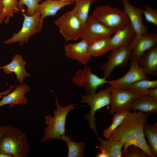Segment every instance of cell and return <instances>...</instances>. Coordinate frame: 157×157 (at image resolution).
Masks as SVG:
<instances>
[{
  "instance_id": "1",
  "label": "cell",
  "mask_w": 157,
  "mask_h": 157,
  "mask_svg": "<svg viewBox=\"0 0 157 157\" xmlns=\"http://www.w3.org/2000/svg\"><path fill=\"white\" fill-rule=\"evenodd\" d=\"M149 116V114L139 111H130L108 139L122 142L124 144L122 151L126 150L133 142L144 135L143 128Z\"/></svg>"
},
{
  "instance_id": "2",
  "label": "cell",
  "mask_w": 157,
  "mask_h": 157,
  "mask_svg": "<svg viewBox=\"0 0 157 157\" xmlns=\"http://www.w3.org/2000/svg\"><path fill=\"white\" fill-rule=\"evenodd\" d=\"M55 97L56 109L53 112V116L48 114L44 117L45 123L47 126L44 129L41 142L49 140L58 139L60 136L65 134L67 115L70 111L78 108L75 107L77 104L73 103L63 107L59 104L56 97Z\"/></svg>"
},
{
  "instance_id": "3",
  "label": "cell",
  "mask_w": 157,
  "mask_h": 157,
  "mask_svg": "<svg viewBox=\"0 0 157 157\" xmlns=\"http://www.w3.org/2000/svg\"><path fill=\"white\" fill-rule=\"evenodd\" d=\"M29 149L26 133L13 126H7L5 135L0 143V151L11 157H27Z\"/></svg>"
},
{
  "instance_id": "4",
  "label": "cell",
  "mask_w": 157,
  "mask_h": 157,
  "mask_svg": "<svg viewBox=\"0 0 157 157\" xmlns=\"http://www.w3.org/2000/svg\"><path fill=\"white\" fill-rule=\"evenodd\" d=\"M111 88L110 86L104 90H101L97 92L81 96L82 99L80 102L87 104L90 108V111L85 115V118L90 129L94 131L97 136H98L95 122V115L98 110L105 107L108 109L111 106Z\"/></svg>"
},
{
  "instance_id": "5",
  "label": "cell",
  "mask_w": 157,
  "mask_h": 157,
  "mask_svg": "<svg viewBox=\"0 0 157 157\" xmlns=\"http://www.w3.org/2000/svg\"><path fill=\"white\" fill-rule=\"evenodd\" d=\"M92 14L104 24L115 31L123 28L129 22L123 10L109 6H98Z\"/></svg>"
},
{
  "instance_id": "6",
  "label": "cell",
  "mask_w": 157,
  "mask_h": 157,
  "mask_svg": "<svg viewBox=\"0 0 157 157\" xmlns=\"http://www.w3.org/2000/svg\"><path fill=\"white\" fill-rule=\"evenodd\" d=\"M24 19L22 27L17 33H14L10 38L1 42L5 44L19 43L20 46L27 43L30 38L41 31L43 21L39 13L36 10L32 16L22 13Z\"/></svg>"
},
{
  "instance_id": "7",
  "label": "cell",
  "mask_w": 157,
  "mask_h": 157,
  "mask_svg": "<svg viewBox=\"0 0 157 157\" xmlns=\"http://www.w3.org/2000/svg\"><path fill=\"white\" fill-rule=\"evenodd\" d=\"M54 22L66 41H76L81 38L83 26L72 10L64 13Z\"/></svg>"
},
{
  "instance_id": "8",
  "label": "cell",
  "mask_w": 157,
  "mask_h": 157,
  "mask_svg": "<svg viewBox=\"0 0 157 157\" xmlns=\"http://www.w3.org/2000/svg\"><path fill=\"white\" fill-rule=\"evenodd\" d=\"M72 81L76 85L83 88L87 94L96 92L99 87L108 82L107 79L93 73L91 67L87 65L76 72Z\"/></svg>"
},
{
  "instance_id": "9",
  "label": "cell",
  "mask_w": 157,
  "mask_h": 157,
  "mask_svg": "<svg viewBox=\"0 0 157 157\" xmlns=\"http://www.w3.org/2000/svg\"><path fill=\"white\" fill-rule=\"evenodd\" d=\"M115 32L98 20L92 14L89 16L83 27L80 38L90 44L96 40L111 37Z\"/></svg>"
},
{
  "instance_id": "10",
  "label": "cell",
  "mask_w": 157,
  "mask_h": 157,
  "mask_svg": "<svg viewBox=\"0 0 157 157\" xmlns=\"http://www.w3.org/2000/svg\"><path fill=\"white\" fill-rule=\"evenodd\" d=\"M131 52L129 47H121L112 50L108 55L107 61L100 67L103 71V77L107 79L109 78L117 67H126Z\"/></svg>"
},
{
  "instance_id": "11",
  "label": "cell",
  "mask_w": 157,
  "mask_h": 157,
  "mask_svg": "<svg viewBox=\"0 0 157 157\" xmlns=\"http://www.w3.org/2000/svg\"><path fill=\"white\" fill-rule=\"evenodd\" d=\"M111 87V103L109 111L110 114H114L119 111L130 110L135 99L140 95L127 90Z\"/></svg>"
},
{
  "instance_id": "12",
  "label": "cell",
  "mask_w": 157,
  "mask_h": 157,
  "mask_svg": "<svg viewBox=\"0 0 157 157\" xmlns=\"http://www.w3.org/2000/svg\"><path fill=\"white\" fill-rule=\"evenodd\" d=\"M156 45V33L147 32L143 35H136L129 46L132 50L130 61H135L138 63L146 51Z\"/></svg>"
},
{
  "instance_id": "13",
  "label": "cell",
  "mask_w": 157,
  "mask_h": 157,
  "mask_svg": "<svg viewBox=\"0 0 157 157\" xmlns=\"http://www.w3.org/2000/svg\"><path fill=\"white\" fill-rule=\"evenodd\" d=\"M89 44L83 39L77 42L68 43L64 47L65 56L84 65H87L92 57L89 52Z\"/></svg>"
},
{
  "instance_id": "14",
  "label": "cell",
  "mask_w": 157,
  "mask_h": 157,
  "mask_svg": "<svg viewBox=\"0 0 157 157\" xmlns=\"http://www.w3.org/2000/svg\"><path fill=\"white\" fill-rule=\"evenodd\" d=\"M123 11L129 18L136 35H142L147 32L148 26L144 24L142 12L143 9L133 6L129 0H121Z\"/></svg>"
},
{
  "instance_id": "15",
  "label": "cell",
  "mask_w": 157,
  "mask_h": 157,
  "mask_svg": "<svg viewBox=\"0 0 157 157\" xmlns=\"http://www.w3.org/2000/svg\"><path fill=\"white\" fill-rule=\"evenodd\" d=\"M130 67L125 75L116 80L108 81V84L113 87L121 88L139 80L149 79L139 67L138 62L130 61Z\"/></svg>"
},
{
  "instance_id": "16",
  "label": "cell",
  "mask_w": 157,
  "mask_h": 157,
  "mask_svg": "<svg viewBox=\"0 0 157 157\" xmlns=\"http://www.w3.org/2000/svg\"><path fill=\"white\" fill-rule=\"evenodd\" d=\"M30 86L25 83H22L15 87L14 90L8 94L2 97L0 100V107L6 105L13 108L16 105H26L28 102L25 97L26 94L30 91Z\"/></svg>"
},
{
  "instance_id": "17",
  "label": "cell",
  "mask_w": 157,
  "mask_h": 157,
  "mask_svg": "<svg viewBox=\"0 0 157 157\" xmlns=\"http://www.w3.org/2000/svg\"><path fill=\"white\" fill-rule=\"evenodd\" d=\"M110 37L109 44L111 50L121 47H129L136 34L129 22L123 28L117 30Z\"/></svg>"
},
{
  "instance_id": "18",
  "label": "cell",
  "mask_w": 157,
  "mask_h": 157,
  "mask_svg": "<svg viewBox=\"0 0 157 157\" xmlns=\"http://www.w3.org/2000/svg\"><path fill=\"white\" fill-rule=\"evenodd\" d=\"M26 61L23 59L22 55L19 54L15 55L12 58V61L9 64L0 67L4 72L7 74L14 73L21 83H23L24 79L29 77L30 74L27 72L25 68Z\"/></svg>"
},
{
  "instance_id": "19",
  "label": "cell",
  "mask_w": 157,
  "mask_h": 157,
  "mask_svg": "<svg viewBox=\"0 0 157 157\" xmlns=\"http://www.w3.org/2000/svg\"><path fill=\"white\" fill-rule=\"evenodd\" d=\"M138 64L146 76H157V45L144 53L138 62Z\"/></svg>"
},
{
  "instance_id": "20",
  "label": "cell",
  "mask_w": 157,
  "mask_h": 157,
  "mask_svg": "<svg viewBox=\"0 0 157 157\" xmlns=\"http://www.w3.org/2000/svg\"><path fill=\"white\" fill-rule=\"evenodd\" d=\"M100 142V146H96L101 152L97 157H122V149L124 144L122 142L112 140H104L98 136Z\"/></svg>"
},
{
  "instance_id": "21",
  "label": "cell",
  "mask_w": 157,
  "mask_h": 157,
  "mask_svg": "<svg viewBox=\"0 0 157 157\" xmlns=\"http://www.w3.org/2000/svg\"><path fill=\"white\" fill-rule=\"evenodd\" d=\"M133 111L150 114L157 113V99L146 94L139 95L130 109Z\"/></svg>"
},
{
  "instance_id": "22",
  "label": "cell",
  "mask_w": 157,
  "mask_h": 157,
  "mask_svg": "<svg viewBox=\"0 0 157 157\" xmlns=\"http://www.w3.org/2000/svg\"><path fill=\"white\" fill-rule=\"evenodd\" d=\"M74 3L58 0H46L39 4L36 10L40 13L43 21L46 17L55 16L61 9Z\"/></svg>"
},
{
  "instance_id": "23",
  "label": "cell",
  "mask_w": 157,
  "mask_h": 157,
  "mask_svg": "<svg viewBox=\"0 0 157 157\" xmlns=\"http://www.w3.org/2000/svg\"><path fill=\"white\" fill-rule=\"evenodd\" d=\"M94 0H78L75 3L72 9L74 13L78 19L83 27L89 16L90 9Z\"/></svg>"
},
{
  "instance_id": "24",
  "label": "cell",
  "mask_w": 157,
  "mask_h": 157,
  "mask_svg": "<svg viewBox=\"0 0 157 157\" xmlns=\"http://www.w3.org/2000/svg\"><path fill=\"white\" fill-rule=\"evenodd\" d=\"M110 37L100 39L89 44L88 51L92 57H100L111 50L109 44Z\"/></svg>"
},
{
  "instance_id": "25",
  "label": "cell",
  "mask_w": 157,
  "mask_h": 157,
  "mask_svg": "<svg viewBox=\"0 0 157 157\" xmlns=\"http://www.w3.org/2000/svg\"><path fill=\"white\" fill-rule=\"evenodd\" d=\"M72 137L64 134L60 136L58 139L62 140L66 143L68 149V157L83 156L85 148L83 142H75L71 140Z\"/></svg>"
},
{
  "instance_id": "26",
  "label": "cell",
  "mask_w": 157,
  "mask_h": 157,
  "mask_svg": "<svg viewBox=\"0 0 157 157\" xmlns=\"http://www.w3.org/2000/svg\"><path fill=\"white\" fill-rule=\"evenodd\" d=\"M157 88V80L143 79L138 80L121 88L127 90L139 95L145 94L148 89Z\"/></svg>"
},
{
  "instance_id": "27",
  "label": "cell",
  "mask_w": 157,
  "mask_h": 157,
  "mask_svg": "<svg viewBox=\"0 0 157 157\" xmlns=\"http://www.w3.org/2000/svg\"><path fill=\"white\" fill-rule=\"evenodd\" d=\"M143 132L151 151L157 156V123L154 125L146 124L143 128Z\"/></svg>"
},
{
  "instance_id": "28",
  "label": "cell",
  "mask_w": 157,
  "mask_h": 157,
  "mask_svg": "<svg viewBox=\"0 0 157 157\" xmlns=\"http://www.w3.org/2000/svg\"><path fill=\"white\" fill-rule=\"evenodd\" d=\"M17 0H2L3 15L1 21L5 24L8 23L14 13L20 12L18 7Z\"/></svg>"
},
{
  "instance_id": "29",
  "label": "cell",
  "mask_w": 157,
  "mask_h": 157,
  "mask_svg": "<svg viewBox=\"0 0 157 157\" xmlns=\"http://www.w3.org/2000/svg\"><path fill=\"white\" fill-rule=\"evenodd\" d=\"M130 111L129 110H121L116 112L114 114L111 124L103 132V136L106 139H108L111 134L119 126Z\"/></svg>"
},
{
  "instance_id": "30",
  "label": "cell",
  "mask_w": 157,
  "mask_h": 157,
  "mask_svg": "<svg viewBox=\"0 0 157 157\" xmlns=\"http://www.w3.org/2000/svg\"><path fill=\"white\" fill-rule=\"evenodd\" d=\"M41 0H19L18 1V7L20 12L23 13L25 10L23 6L27 8L25 14L27 15L32 16L35 12Z\"/></svg>"
},
{
  "instance_id": "31",
  "label": "cell",
  "mask_w": 157,
  "mask_h": 157,
  "mask_svg": "<svg viewBox=\"0 0 157 157\" xmlns=\"http://www.w3.org/2000/svg\"><path fill=\"white\" fill-rule=\"evenodd\" d=\"M123 157H148V155L139 148L133 146H130L126 150L122 151Z\"/></svg>"
},
{
  "instance_id": "32",
  "label": "cell",
  "mask_w": 157,
  "mask_h": 157,
  "mask_svg": "<svg viewBox=\"0 0 157 157\" xmlns=\"http://www.w3.org/2000/svg\"><path fill=\"white\" fill-rule=\"evenodd\" d=\"M142 13L147 22L157 26V11L156 10L146 5L145 9L143 10Z\"/></svg>"
},
{
  "instance_id": "33",
  "label": "cell",
  "mask_w": 157,
  "mask_h": 157,
  "mask_svg": "<svg viewBox=\"0 0 157 157\" xmlns=\"http://www.w3.org/2000/svg\"><path fill=\"white\" fill-rule=\"evenodd\" d=\"M145 94L157 99V88L147 89Z\"/></svg>"
},
{
  "instance_id": "34",
  "label": "cell",
  "mask_w": 157,
  "mask_h": 157,
  "mask_svg": "<svg viewBox=\"0 0 157 157\" xmlns=\"http://www.w3.org/2000/svg\"><path fill=\"white\" fill-rule=\"evenodd\" d=\"M7 126H0V143L4 137Z\"/></svg>"
},
{
  "instance_id": "35",
  "label": "cell",
  "mask_w": 157,
  "mask_h": 157,
  "mask_svg": "<svg viewBox=\"0 0 157 157\" xmlns=\"http://www.w3.org/2000/svg\"><path fill=\"white\" fill-rule=\"evenodd\" d=\"M13 88V86H12L11 85L10 86V88L9 89L6 91H5L3 92L0 93V100L1 99V98L2 97L3 95H5L9 94L10 92L11 91V90H12V88Z\"/></svg>"
},
{
  "instance_id": "36",
  "label": "cell",
  "mask_w": 157,
  "mask_h": 157,
  "mask_svg": "<svg viewBox=\"0 0 157 157\" xmlns=\"http://www.w3.org/2000/svg\"><path fill=\"white\" fill-rule=\"evenodd\" d=\"M3 15V8L2 6V0H0V24L2 23L1 19Z\"/></svg>"
},
{
  "instance_id": "37",
  "label": "cell",
  "mask_w": 157,
  "mask_h": 157,
  "mask_svg": "<svg viewBox=\"0 0 157 157\" xmlns=\"http://www.w3.org/2000/svg\"><path fill=\"white\" fill-rule=\"evenodd\" d=\"M0 157H11V156L6 153L0 151Z\"/></svg>"
},
{
  "instance_id": "38",
  "label": "cell",
  "mask_w": 157,
  "mask_h": 157,
  "mask_svg": "<svg viewBox=\"0 0 157 157\" xmlns=\"http://www.w3.org/2000/svg\"><path fill=\"white\" fill-rule=\"evenodd\" d=\"M58 0L61 1H67V2H73L74 3L78 0Z\"/></svg>"
}]
</instances>
